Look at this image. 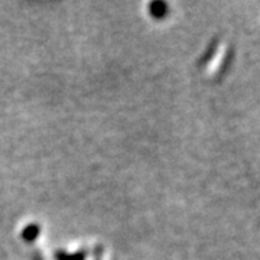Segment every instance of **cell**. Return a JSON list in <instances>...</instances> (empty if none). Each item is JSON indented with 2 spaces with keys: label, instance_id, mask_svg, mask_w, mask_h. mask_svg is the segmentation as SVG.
Listing matches in <instances>:
<instances>
[{
  "label": "cell",
  "instance_id": "cell-1",
  "mask_svg": "<svg viewBox=\"0 0 260 260\" xmlns=\"http://www.w3.org/2000/svg\"><path fill=\"white\" fill-rule=\"evenodd\" d=\"M149 12H150L152 18H165L168 12L167 3H164V2H153V3H150V6H149Z\"/></svg>",
  "mask_w": 260,
  "mask_h": 260
},
{
  "label": "cell",
  "instance_id": "cell-2",
  "mask_svg": "<svg viewBox=\"0 0 260 260\" xmlns=\"http://www.w3.org/2000/svg\"><path fill=\"white\" fill-rule=\"evenodd\" d=\"M38 236H39V227H38L37 224H29L22 232V237L26 242H34Z\"/></svg>",
  "mask_w": 260,
  "mask_h": 260
},
{
  "label": "cell",
  "instance_id": "cell-3",
  "mask_svg": "<svg viewBox=\"0 0 260 260\" xmlns=\"http://www.w3.org/2000/svg\"><path fill=\"white\" fill-rule=\"evenodd\" d=\"M56 260H85V254L83 251L78 253H65V251H58L55 254Z\"/></svg>",
  "mask_w": 260,
  "mask_h": 260
}]
</instances>
